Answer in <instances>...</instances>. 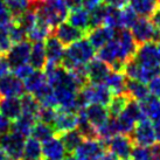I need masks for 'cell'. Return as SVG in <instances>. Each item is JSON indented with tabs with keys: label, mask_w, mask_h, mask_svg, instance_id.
Masks as SVG:
<instances>
[{
	"label": "cell",
	"mask_w": 160,
	"mask_h": 160,
	"mask_svg": "<svg viewBox=\"0 0 160 160\" xmlns=\"http://www.w3.org/2000/svg\"><path fill=\"white\" fill-rule=\"evenodd\" d=\"M95 58V48L88 39L82 38L72 42L64 49V56L61 62L64 69L71 70L77 67H84Z\"/></svg>",
	"instance_id": "6da1fadb"
},
{
	"label": "cell",
	"mask_w": 160,
	"mask_h": 160,
	"mask_svg": "<svg viewBox=\"0 0 160 160\" xmlns=\"http://www.w3.org/2000/svg\"><path fill=\"white\" fill-rule=\"evenodd\" d=\"M38 19L52 28L63 22L69 13V6L64 0H39L35 4Z\"/></svg>",
	"instance_id": "7a4b0ae2"
},
{
	"label": "cell",
	"mask_w": 160,
	"mask_h": 160,
	"mask_svg": "<svg viewBox=\"0 0 160 160\" xmlns=\"http://www.w3.org/2000/svg\"><path fill=\"white\" fill-rule=\"evenodd\" d=\"M112 93L104 83H87L77 93V103L80 109L89 104H101L107 107L110 102Z\"/></svg>",
	"instance_id": "3957f363"
},
{
	"label": "cell",
	"mask_w": 160,
	"mask_h": 160,
	"mask_svg": "<svg viewBox=\"0 0 160 160\" xmlns=\"http://www.w3.org/2000/svg\"><path fill=\"white\" fill-rule=\"evenodd\" d=\"M132 58L142 68L151 71L154 75L160 74V53L156 41L139 45Z\"/></svg>",
	"instance_id": "277c9868"
},
{
	"label": "cell",
	"mask_w": 160,
	"mask_h": 160,
	"mask_svg": "<svg viewBox=\"0 0 160 160\" xmlns=\"http://www.w3.org/2000/svg\"><path fill=\"white\" fill-rule=\"evenodd\" d=\"M130 137L136 146L151 147L152 145H154L157 142V137L152 120L148 118L140 119L134 125Z\"/></svg>",
	"instance_id": "5b68a950"
},
{
	"label": "cell",
	"mask_w": 160,
	"mask_h": 160,
	"mask_svg": "<svg viewBox=\"0 0 160 160\" xmlns=\"http://www.w3.org/2000/svg\"><path fill=\"white\" fill-rule=\"evenodd\" d=\"M107 152V144L99 138L83 139L74 151V156L80 160H99Z\"/></svg>",
	"instance_id": "8992f818"
},
{
	"label": "cell",
	"mask_w": 160,
	"mask_h": 160,
	"mask_svg": "<svg viewBox=\"0 0 160 160\" xmlns=\"http://www.w3.org/2000/svg\"><path fill=\"white\" fill-rule=\"evenodd\" d=\"M130 29H131L130 33L133 36L134 41L138 46L150 42V41H157L158 42L160 40L159 35H158L153 23L151 22V20L144 18V17L138 18Z\"/></svg>",
	"instance_id": "52a82bcc"
},
{
	"label": "cell",
	"mask_w": 160,
	"mask_h": 160,
	"mask_svg": "<svg viewBox=\"0 0 160 160\" xmlns=\"http://www.w3.org/2000/svg\"><path fill=\"white\" fill-rule=\"evenodd\" d=\"M25 137L17 132H7L0 138L1 150L8 156L11 160H20L22 157Z\"/></svg>",
	"instance_id": "ba28073f"
},
{
	"label": "cell",
	"mask_w": 160,
	"mask_h": 160,
	"mask_svg": "<svg viewBox=\"0 0 160 160\" xmlns=\"http://www.w3.org/2000/svg\"><path fill=\"white\" fill-rule=\"evenodd\" d=\"M118 46V56L119 62L125 66V63L130 61L134 56L138 45L136 43L133 36L131 35L129 29H120L117 31L115 36Z\"/></svg>",
	"instance_id": "9c48e42d"
},
{
	"label": "cell",
	"mask_w": 160,
	"mask_h": 160,
	"mask_svg": "<svg viewBox=\"0 0 160 160\" xmlns=\"http://www.w3.org/2000/svg\"><path fill=\"white\" fill-rule=\"evenodd\" d=\"M133 147L134 144L129 134L118 133L107 142V148L109 150V152L115 154L119 160L130 158Z\"/></svg>",
	"instance_id": "30bf717a"
},
{
	"label": "cell",
	"mask_w": 160,
	"mask_h": 160,
	"mask_svg": "<svg viewBox=\"0 0 160 160\" xmlns=\"http://www.w3.org/2000/svg\"><path fill=\"white\" fill-rule=\"evenodd\" d=\"M32 49V42L31 41H21L18 43H14V46L11 47L8 53L5 56L8 61L11 69L13 70L14 68L22 66L25 63H28L29 60V54Z\"/></svg>",
	"instance_id": "8fae6325"
},
{
	"label": "cell",
	"mask_w": 160,
	"mask_h": 160,
	"mask_svg": "<svg viewBox=\"0 0 160 160\" xmlns=\"http://www.w3.org/2000/svg\"><path fill=\"white\" fill-rule=\"evenodd\" d=\"M53 35L58 39L63 46H69L75 41L85 36L84 32L80 31L69 22H61L53 29Z\"/></svg>",
	"instance_id": "7c38bea8"
},
{
	"label": "cell",
	"mask_w": 160,
	"mask_h": 160,
	"mask_svg": "<svg viewBox=\"0 0 160 160\" xmlns=\"http://www.w3.org/2000/svg\"><path fill=\"white\" fill-rule=\"evenodd\" d=\"M85 69L89 83H104L108 75L111 71L110 66L98 58H93L85 66Z\"/></svg>",
	"instance_id": "4fadbf2b"
},
{
	"label": "cell",
	"mask_w": 160,
	"mask_h": 160,
	"mask_svg": "<svg viewBox=\"0 0 160 160\" xmlns=\"http://www.w3.org/2000/svg\"><path fill=\"white\" fill-rule=\"evenodd\" d=\"M42 146V158L46 160H64L68 152L64 145L62 144L60 137L49 138L43 142H41Z\"/></svg>",
	"instance_id": "5bb4252c"
},
{
	"label": "cell",
	"mask_w": 160,
	"mask_h": 160,
	"mask_svg": "<svg viewBox=\"0 0 160 160\" xmlns=\"http://www.w3.org/2000/svg\"><path fill=\"white\" fill-rule=\"evenodd\" d=\"M25 92L22 81L14 74L0 77V97H19Z\"/></svg>",
	"instance_id": "9a60e30c"
},
{
	"label": "cell",
	"mask_w": 160,
	"mask_h": 160,
	"mask_svg": "<svg viewBox=\"0 0 160 160\" xmlns=\"http://www.w3.org/2000/svg\"><path fill=\"white\" fill-rule=\"evenodd\" d=\"M78 124V115L74 111H66V110H58V115L53 124V129L56 134H61L67 131L77 129Z\"/></svg>",
	"instance_id": "2e32d148"
},
{
	"label": "cell",
	"mask_w": 160,
	"mask_h": 160,
	"mask_svg": "<svg viewBox=\"0 0 160 160\" xmlns=\"http://www.w3.org/2000/svg\"><path fill=\"white\" fill-rule=\"evenodd\" d=\"M116 33H117V31L103 25V26L93 27V28L89 29L87 33L88 34L87 38L93 48L99 49L104 45H107L110 40H112L116 36Z\"/></svg>",
	"instance_id": "e0dca14e"
},
{
	"label": "cell",
	"mask_w": 160,
	"mask_h": 160,
	"mask_svg": "<svg viewBox=\"0 0 160 160\" xmlns=\"http://www.w3.org/2000/svg\"><path fill=\"white\" fill-rule=\"evenodd\" d=\"M87 120L97 130L107 123L110 116L108 112V108L101 104H89L82 109Z\"/></svg>",
	"instance_id": "ac0fdd59"
},
{
	"label": "cell",
	"mask_w": 160,
	"mask_h": 160,
	"mask_svg": "<svg viewBox=\"0 0 160 160\" xmlns=\"http://www.w3.org/2000/svg\"><path fill=\"white\" fill-rule=\"evenodd\" d=\"M68 22L74 27L78 28L80 31L84 32L85 34L90 29V14L89 11H87L82 6L72 7L69 9V13L67 17Z\"/></svg>",
	"instance_id": "d6986e66"
},
{
	"label": "cell",
	"mask_w": 160,
	"mask_h": 160,
	"mask_svg": "<svg viewBox=\"0 0 160 160\" xmlns=\"http://www.w3.org/2000/svg\"><path fill=\"white\" fill-rule=\"evenodd\" d=\"M45 50L47 62L61 64L64 56V46L52 34L45 40Z\"/></svg>",
	"instance_id": "ffe728a7"
},
{
	"label": "cell",
	"mask_w": 160,
	"mask_h": 160,
	"mask_svg": "<svg viewBox=\"0 0 160 160\" xmlns=\"http://www.w3.org/2000/svg\"><path fill=\"white\" fill-rule=\"evenodd\" d=\"M0 113L11 122L22 115L21 102L19 97H0Z\"/></svg>",
	"instance_id": "44dd1931"
},
{
	"label": "cell",
	"mask_w": 160,
	"mask_h": 160,
	"mask_svg": "<svg viewBox=\"0 0 160 160\" xmlns=\"http://www.w3.org/2000/svg\"><path fill=\"white\" fill-rule=\"evenodd\" d=\"M28 63L31 64V67L34 70H43L46 63H47V56H46L43 42H33Z\"/></svg>",
	"instance_id": "7402d4cb"
},
{
	"label": "cell",
	"mask_w": 160,
	"mask_h": 160,
	"mask_svg": "<svg viewBox=\"0 0 160 160\" xmlns=\"http://www.w3.org/2000/svg\"><path fill=\"white\" fill-rule=\"evenodd\" d=\"M104 84L108 87L112 95L125 92V85H126V76L123 71L111 70L108 75Z\"/></svg>",
	"instance_id": "603a6c76"
},
{
	"label": "cell",
	"mask_w": 160,
	"mask_h": 160,
	"mask_svg": "<svg viewBox=\"0 0 160 160\" xmlns=\"http://www.w3.org/2000/svg\"><path fill=\"white\" fill-rule=\"evenodd\" d=\"M22 83H23V89H25V91L34 95L43 85L47 84L48 81H47V77H46L45 72L42 70H34L27 78H25L22 81Z\"/></svg>",
	"instance_id": "cb8c5ba5"
},
{
	"label": "cell",
	"mask_w": 160,
	"mask_h": 160,
	"mask_svg": "<svg viewBox=\"0 0 160 160\" xmlns=\"http://www.w3.org/2000/svg\"><path fill=\"white\" fill-rule=\"evenodd\" d=\"M125 93L130 98H132L137 102H140L142 99H144V98L150 95L146 83L136 80H126Z\"/></svg>",
	"instance_id": "d4e9b609"
},
{
	"label": "cell",
	"mask_w": 160,
	"mask_h": 160,
	"mask_svg": "<svg viewBox=\"0 0 160 160\" xmlns=\"http://www.w3.org/2000/svg\"><path fill=\"white\" fill-rule=\"evenodd\" d=\"M137 13L138 17L148 18L159 6L158 0H129L128 4Z\"/></svg>",
	"instance_id": "484cf974"
},
{
	"label": "cell",
	"mask_w": 160,
	"mask_h": 160,
	"mask_svg": "<svg viewBox=\"0 0 160 160\" xmlns=\"http://www.w3.org/2000/svg\"><path fill=\"white\" fill-rule=\"evenodd\" d=\"M20 160H42L41 142L33 137H27L23 145L22 157Z\"/></svg>",
	"instance_id": "4316f807"
},
{
	"label": "cell",
	"mask_w": 160,
	"mask_h": 160,
	"mask_svg": "<svg viewBox=\"0 0 160 160\" xmlns=\"http://www.w3.org/2000/svg\"><path fill=\"white\" fill-rule=\"evenodd\" d=\"M139 103L140 110L142 112V116L148 119H153L160 112V98H157L152 95H148L147 97L142 99Z\"/></svg>",
	"instance_id": "83f0119b"
},
{
	"label": "cell",
	"mask_w": 160,
	"mask_h": 160,
	"mask_svg": "<svg viewBox=\"0 0 160 160\" xmlns=\"http://www.w3.org/2000/svg\"><path fill=\"white\" fill-rule=\"evenodd\" d=\"M58 136L60 137V139H61L62 144L64 145L68 153H74V151L78 147V145L84 139L83 136L81 134V132L77 129L63 132V133L58 134Z\"/></svg>",
	"instance_id": "f1b7e54d"
},
{
	"label": "cell",
	"mask_w": 160,
	"mask_h": 160,
	"mask_svg": "<svg viewBox=\"0 0 160 160\" xmlns=\"http://www.w3.org/2000/svg\"><path fill=\"white\" fill-rule=\"evenodd\" d=\"M53 29L54 28H52L47 23L38 19V22L35 23V26L33 27L31 32L27 34L28 40L31 42H43L48 36L53 34Z\"/></svg>",
	"instance_id": "f546056e"
},
{
	"label": "cell",
	"mask_w": 160,
	"mask_h": 160,
	"mask_svg": "<svg viewBox=\"0 0 160 160\" xmlns=\"http://www.w3.org/2000/svg\"><path fill=\"white\" fill-rule=\"evenodd\" d=\"M130 101V97L126 93H118V95H112L110 102L108 103V112L111 118H116L123 112L128 102Z\"/></svg>",
	"instance_id": "4dcf8cb0"
},
{
	"label": "cell",
	"mask_w": 160,
	"mask_h": 160,
	"mask_svg": "<svg viewBox=\"0 0 160 160\" xmlns=\"http://www.w3.org/2000/svg\"><path fill=\"white\" fill-rule=\"evenodd\" d=\"M20 102H21V109H22V115L29 116L32 118L36 119V116L38 112L40 110L41 104L39 103V101L36 99L32 93H22L21 98H20Z\"/></svg>",
	"instance_id": "1f68e13d"
},
{
	"label": "cell",
	"mask_w": 160,
	"mask_h": 160,
	"mask_svg": "<svg viewBox=\"0 0 160 160\" xmlns=\"http://www.w3.org/2000/svg\"><path fill=\"white\" fill-rule=\"evenodd\" d=\"M35 122L36 119L32 118L29 116L21 115L18 119L13 120L11 130L13 132H17V133L21 134V136L26 138L28 136H31L32 129H33V125L35 124Z\"/></svg>",
	"instance_id": "d6a6232c"
},
{
	"label": "cell",
	"mask_w": 160,
	"mask_h": 160,
	"mask_svg": "<svg viewBox=\"0 0 160 160\" xmlns=\"http://www.w3.org/2000/svg\"><path fill=\"white\" fill-rule=\"evenodd\" d=\"M31 136L34 139L39 140L40 142H43L45 140L49 139V138L56 136L55 131H54L53 126H50L48 124H45L42 122H35V124L33 125Z\"/></svg>",
	"instance_id": "836d02e7"
},
{
	"label": "cell",
	"mask_w": 160,
	"mask_h": 160,
	"mask_svg": "<svg viewBox=\"0 0 160 160\" xmlns=\"http://www.w3.org/2000/svg\"><path fill=\"white\" fill-rule=\"evenodd\" d=\"M104 25L108 27H110V28H112V29H115V31H120V29H123L120 8L108 5Z\"/></svg>",
	"instance_id": "e575fe53"
},
{
	"label": "cell",
	"mask_w": 160,
	"mask_h": 160,
	"mask_svg": "<svg viewBox=\"0 0 160 160\" xmlns=\"http://www.w3.org/2000/svg\"><path fill=\"white\" fill-rule=\"evenodd\" d=\"M4 4L14 19L21 15L26 9H28L35 2L33 0H4Z\"/></svg>",
	"instance_id": "d590c367"
},
{
	"label": "cell",
	"mask_w": 160,
	"mask_h": 160,
	"mask_svg": "<svg viewBox=\"0 0 160 160\" xmlns=\"http://www.w3.org/2000/svg\"><path fill=\"white\" fill-rule=\"evenodd\" d=\"M107 8L108 5L103 2L102 5H99L98 7L95 9L90 11V29L93 27L103 26L104 25V20H105V14H107Z\"/></svg>",
	"instance_id": "8d00e7d4"
},
{
	"label": "cell",
	"mask_w": 160,
	"mask_h": 160,
	"mask_svg": "<svg viewBox=\"0 0 160 160\" xmlns=\"http://www.w3.org/2000/svg\"><path fill=\"white\" fill-rule=\"evenodd\" d=\"M56 115H58V109L56 108L41 105L40 110L38 112V116H36V122H42L45 124L53 126Z\"/></svg>",
	"instance_id": "74e56055"
},
{
	"label": "cell",
	"mask_w": 160,
	"mask_h": 160,
	"mask_svg": "<svg viewBox=\"0 0 160 160\" xmlns=\"http://www.w3.org/2000/svg\"><path fill=\"white\" fill-rule=\"evenodd\" d=\"M6 29L8 32V35L13 43H18V42L26 40L27 33L25 32L22 27L20 26L18 22H15L14 20H12V22L9 23Z\"/></svg>",
	"instance_id": "f35d334b"
},
{
	"label": "cell",
	"mask_w": 160,
	"mask_h": 160,
	"mask_svg": "<svg viewBox=\"0 0 160 160\" xmlns=\"http://www.w3.org/2000/svg\"><path fill=\"white\" fill-rule=\"evenodd\" d=\"M120 15H122L123 29H129V28H131L132 25L136 22V20L138 19L137 13L130 7L129 5H125L123 7H120Z\"/></svg>",
	"instance_id": "ab89813d"
},
{
	"label": "cell",
	"mask_w": 160,
	"mask_h": 160,
	"mask_svg": "<svg viewBox=\"0 0 160 160\" xmlns=\"http://www.w3.org/2000/svg\"><path fill=\"white\" fill-rule=\"evenodd\" d=\"M12 46H13V42L9 38L7 29L0 28V55H6Z\"/></svg>",
	"instance_id": "60d3db41"
},
{
	"label": "cell",
	"mask_w": 160,
	"mask_h": 160,
	"mask_svg": "<svg viewBox=\"0 0 160 160\" xmlns=\"http://www.w3.org/2000/svg\"><path fill=\"white\" fill-rule=\"evenodd\" d=\"M131 158L133 160H153L150 147L134 146L131 153Z\"/></svg>",
	"instance_id": "b9f144b4"
},
{
	"label": "cell",
	"mask_w": 160,
	"mask_h": 160,
	"mask_svg": "<svg viewBox=\"0 0 160 160\" xmlns=\"http://www.w3.org/2000/svg\"><path fill=\"white\" fill-rule=\"evenodd\" d=\"M12 20L13 17L5 6L4 0H0V28H7L9 23L12 22Z\"/></svg>",
	"instance_id": "7bdbcfd3"
},
{
	"label": "cell",
	"mask_w": 160,
	"mask_h": 160,
	"mask_svg": "<svg viewBox=\"0 0 160 160\" xmlns=\"http://www.w3.org/2000/svg\"><path fill=\"white\" fill-rule=\"evenodd\" d=\"M33 71H34V69L31 67V64H29V63H25V64H22V66H19V67L14 68L13 74L17 76L18 78L23 81L25 78H27L28 76L31 75Z\"/></svg>",
	"instance_id": "ee69618b"
},
{
	"label": "cell",
	"mask_w": 160,
	"mask_h": 160,
	"mask_svg": "<svg viewBox=\"0 0 160 160\" xmlns=\"http://www.w3.org/2000/svg\"><path fill=\"white\" fill-rule=\"evenodd\" d=\"M147 89H148L150 95L160 98V74L154 76L152 80L147 82Z\"/></svg>",
	"instance_id": "f6af8a7d"
},
{
	"label": "cell",
	"mask_w": 160,
	"mask_h": 160,
	"mask_svg": "<svg viewBox=\"0 0 160 160\" xmlns=\"http://www.w3.org/2000/svg\"><path fill=\"white\" fill-rule=\"evenodd\" d=\"M11 128H12V122L0 113V136L9 132Z\"/></svg>",
	"instance_id": "bcb514c9"
},
{
	"label": "cell",
	"mask_w": 160,
	"mask_h": 160,
	"mask_svg": "<svg viewBox=\"0 0 160 160\" xmlns=\"http://www.w3.org/2000/svg\"><path fill=\"white\" fill-rule=\"evenodd\" d=\"M11 66L5 55H0V77L7 75L11 72Z\"/></svg>",
	"instance_id": "7dc6e473"
},
{
	"label": "cell",
	"mask_w": 160,
	"mask_h": 160,
	"mask_svg": "<svg viewBox=\"0 0 160 160\" xmlns=\"http://www.w3.org/2000/svg\"><path fill=\"white\" fill-rule=\"evenodd\" d=\"M150 20H151V22L153 23V26L156 28L157 33H158V35L160 38V6L157 7V9L153 12L151 17H150Z\"/></svg>",
	"instance_id": "c3c4849f"
},
{
	"label": "cell",
	"mask_w": 160,
	"mask_h": 160,
	"mask_svg": "<svg viewBox=\"0 0 160 160\" xmlns=\"http://www.w3.org/2000/svg\"><path fill=\"white\" fill-rule=\"evenodd\" d=\"M104 1L103 0H82V2H81V6L82 7H84L87 11H92L95 9L96 7H98L99 5H102Z\"/></svg>",
	"instance_id": "681fc988"
},
{
	"label": "cell",
	"mask_w": 160,
	"mask_h": 160,
	"mask_svg": "<svg viewBox=\"0 0 160 160\" xmlns=\"http://www.w3.org/2000/svg\"><path fill=\"white\" fill-rule=\"evenodd\" d=\"M151 120L152 124H153V128H154V132H156L157 142H160V112Z\"/></svg>",
	"instance_id": "f907efd6"
},
{
	"label": "cell",
	"mask_w": 160,
	"mask_h": 160,
	"mask_svg": "<svg viewBox=\"0 0 160 160\" xmlns=\"http://www.w3.org/2000/svg\"><path fill=\"white\" fill-rule=\"evenodd\" d=\"M103 1H104V4L113 6V7H118V8L129 4V0H103Z\"/></svg>",
	"instance_id": "816d5d0a"
},
{
	"label": "cell",
	"mask_w": 160,
	"mask_h": 160,
	"mask_svg": "<svg viewBox=\"0 0 160 160\" xmlns=\"http://www.w3.org/2000/svg\"><path fill=\"white\" fill-rule=\"evenodd\" d=\"M151 153L154 160H160V142H157L151 146Z\"/></svg>",
	"instance_id": "f5cc1de1"
},
{
	"label": "cell",
	"mask_w": 160,
	"mask_h": 160,
	"mask_svg": "<svg viewBox=\"0 0 160 160\" xmlns=\"http://www.w3.org/2000/svg\"><path fill=\"white\" fill-rule=\"evenodd\" d=\"M99 160H119V159H118L115 154H112L111 152H105V153L103 154V157Z\"/></svg>",
	"instance_id": "db71d44e"
},
{
	"label": "cell",
	"mask_w": 160,
	"mask_h": 160,
	"mask_svg": "<svg viewBox=\"0 0 160 160\" xmlns=\"http://www.w3.org/2000/svg\"><path fill=\"white\" fill-rule=\"evenodd\" d=\"M0 160H11L2 150H0Z\"/></svg>",
	"instance_id": "11a10c76"
},
{
	"label": "cell",
	"mask_w": 160,
	"mask_h": 160,
	"mask_svg": "<svg viewBox=\"0 0 160 160\" xmlns=\"http://www.w3.org/2000/svg\"><path fill=\"white\" fill-rule=\"evenodd\" d=\"M64 160H80V159L72 154V156H67L66 158H64Z\"/></svg>",
	"instance_id": "9f6ffc18"
},
{
	"label": "cell",
	"mask_w": 160,
	"mask_h": 160,
	"mask_svg": "<svg viewBox=\"0 0 160 160\" xmlns=\"http://www.w3.org/2000/svg\"><path fill=\"white\" fill-rule=\"evenodd\" d=\"M157 45H158V48H159V53H160V40L157 42Z\"/></svg>",
	"instance_id": "6f0895ef"
},
{
	"label": "cell",
	"mask_w": 160,
	"mask_h": 160,
	"mask_svg": "<svg viewBox=\"0 0 160 160\" xmlns=\"http://www.w3.org/2000/svg\"><path fill=\"white\" fill-rule=\"evenodd\" d=\"M124 160H133V159H132V158L130 157V158H128V159H124Z\"/></svg>",
	"instance_id": "680465c9"
},
{
	"label": "cell",
	"mask_w": 160,
	"mask_h": 160,
	"mask_svg": "<svg viewBox=\"0 0 160 160\" xmlns=\"http://www.w3.org/2000/svg\"><path fill=\"white\" fill-rule=\"evenodd\" d=\"M33 1H34V2H36V1H38V0H33Z\"/></svg>",
	"instance_id": "91938a15"
},
{
	"label": "cell",
	"mask_w": 160,
	"mask_h": 160,
	"mask_svg": "<svg viewBox=\"0 0 160 160\" xmlns=\"http://www.w3.org/2000/svg\"><path fill=\"white\" fill-rule=\"evenodd\" d=\"M0 150H1V146H0Z\"/></svg>",
	"instance_id": "94428289"
},
{
	"label": "cell",
	"mask_w": 160,
	"mask_h": 160,
	"mask_svg": "<svg viewBox=\"0 0 160 160\" xmlns=\"http://www.w3.org/2000/svg\"><path fill=\"white\" fill-rule=\"evenodd\" d=\"M153 160H154V159H153Z\"/></svg>",
	"instance_id": "6125c7cd"
}]
</instances>
